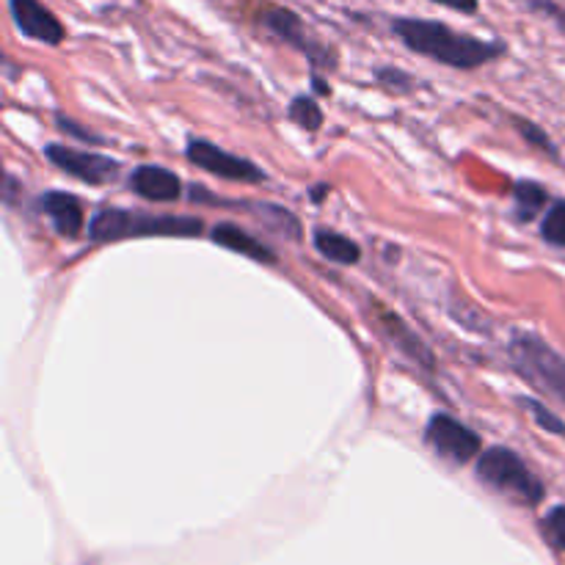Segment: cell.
<instances>
[{"label":"cell","mask_w":565,"mask_h":565,"mask_svg":"<svg viewBox=\"0 0 565 565\" xmlns=\"http://www.w3.org/2000/svg\"><path fill=\"white\" fill-rule=\"evenodd\" d=\"M522 403H524V408L533 414V419L541 425V428L550 430V434H555V436H565V423L561 417H555V414H552L544 403H539V401H522Z\"/></svg>","instance_id":"cell-18"},{"label":"cell","mask_w":565,"mask_h":565,"mask_svg":"<svg viewBox=\"0 0 565 565\" xmlns=\"http://www.w3.org/2000/svg\"><path fill=\"white\" fill-rule=\"evenodd\" d=\"M44 158L55 166V169L66 171L75 180L86 182V185H108L119 177L121 163L99 152H83V149L64 147V143H47L44 147Z\"/></svg>","instance_id":"cell-6"},{"label":"cell","mask_w":565,"mask_h":565,"mask_svg":"<svg viewBox=\"0 0 565 565\" xmlns=\"http://www.w3.org/2000/svg\"><path fill=\"white\" fill-rule=\"evenodd\" d=\"M210 241H213L215 246H221V248H230V252L246 254V257H252L254 263L276 265L274 248H268L265 243H259L257 237L248 235L243 226L230 224V221H221V224H215L213 230H210Z\"/></svg>","instance_id":"cell-12"},{"label":"cell","mask_w":565,"mask_h":565,"mask_svg":"<svg viewBox=\"0 0 565 565\" xmlns=\"http://www.w3.org/2000/svg\"><path fill=\"white\" fill-rule=\"evenodd\" d=\"M392 31L408 50L452 70H478L505 55L508 50L502 42H486V39L452 31L445 22L417 20V17H397L392 22Z\"/></svg>","instance_id":"cell-1"},{"label":"cell","mask_w":565,"mask_h":565,"mask_svg":"<svg viewBox=\"0 0 565 565\" xmlns=\"http://www.w3.org/2000/svg\"><path fill=\"white\" fill-rule=\"evenodd\" d=\"M331 191V188L329 185H326V182H320V185H312V188H309V199H312V202H323V199H326V193H329Z\"/></svg>","instance_id":"cell-24"},{"label":"cell","mask_w":565,"mask_h":565,"mask_svg":"<svg viewBox=\"0 0 565 565\" xmlns=\"http://www.w3.org/2000/svg\"><path fill=\"white\" fill-rule=\"evenodd\" d=\"M204 232L196 215H152L141 210H99L88 221V237L94 243H116L130 237H199Z\"/></svg>","instance_id":"cell-2"},{"label":"cell","mask_w":565,"mask_h":565,"mask_svg":"<svg viewBox=\"0 0 565 565\" xmlns=\"http://www.w3.org/2000/svg\"><path fill=\"white\" fill-rule=\"evenodd\" d=\"M425 441H428V447H434L436 456L456 463V467H463L483 452V439L469 425L458 423L450 414L441 412L434 414L425 425Z\"/></svg>","instance_id":"cell-5"},{"label":"cell","mask_w":565,"mask_h":565,"mask_svg":"<svg viewBox=\"0 0 565 565\" xmlns=\"http://www.w3.org/2000/svg\"><path fill=\"white\" fill-rule=\"evenodd\" d=\"M375 81L384 83V86H390L392 92H412L414 88V77L408 75V72L403 70H395V66H379L375 70Z\"/></svg>","instance_id":"cell-20"},{"label":"cell","mask_w":565,"mask_h":565,"mask_svg":"<svg viewBox=\"0 0 565 565\" xmlns=\"http://www.w3.org/2000/svg\"><path fill=\"white\" fill-rule=\"evenodd\" d=\"M263 25L268 28L274 36H279L281 42H287L290 47H296L298 53L307 55L312 64H326V66H334V53L329 47L318 42L312 33L307 31L301 17L290 9H281V6H268L263 11Z\"/></svg>","instance_id":"cell-8"},{"label":"cell","mask_w":565,"mask_h":565,"mask_svg":"<svg viewBox=\"0 0 565 565\" xmlns=\"http://www.w3.org/2000/svg\"><path fill=\"white\" fill-rule=\"evenodd\" d=\"M9 11L17 31L22 36L33 39V42H44L55 47V44H61L66 39V31L58 17L47 6L39 3V0H9Z\"/></svg>","instance_id":"cell-9"},{"label":"cell","mask_w":565,"mask_h":565,"mask_svg":"<svg viewBox=\"0 0 565 565\" xmlns=\"http://www.w3.org/2000/svg\"><path fill=\"white\" fill-rule=\"evenodd\" d=\"M185 158L202 171H207V174L221 177V180L265 182V171L257 163H252L246 158H237V154L226 152V149L215 147L213 141H204V138L188 141Z\"/></svg>","instance_id":"cell-7"},{"label":"cell","mask_w":565,"mask_h":565,"mask_svg":"<svg viewBox=\"0 0 565 565\" xmlns=\"http://www.w3.org/2000/svg\"><path fill=\"white\" fill-rule=\"evenodd\" d=\"M513 367L527 379L535 390L550 392L565 403V356L546 345L535 334H513L511 340Z\"/></svg>","instance_id":"cell-4"},{"label":"cell","mask_w":565,"mask_h":565,"mask_svg":"<svg viewBox=\"0 0 565 565\" xmlns=\"http://www.w3.org/2000/svg\"><path fill=\"white\" fill-rule=\"evenodd\" d=\"M312 243L326 259H331L337 265H356L362 259V246L356 241H351V237L342 235V232L315 230Z\"/></svg>","instance_id":"cell-13"},{"label":"cell","mask_w":565,"mask_h":565,"mask_svg":"<svg viewBox=\"0 0 565 565\" xmlns=\"http://www.w3.org/2000/svg\"><path fill=\"white\" fill-rule=\"evenodd\" d=\"M475 475L483 486L500 491V494L511 497L519 505H539L544 500L546 489L539 478H535L533 469L522 461L519 452H513L511 447H489L478 456V467Z\"/></svg>","instance_id":"cell-3"},{"label":"cell","mask_w":565,"mask_h":565,"mask_svg":"<svg viewBox=\"0 0 565 565\" xmlns=\"http://www.w3.org/2000/svg\"><path fill=\"white\" fill-rule=\"evenodd\" d=\"M257 210L263 213L259 218L268 221V224L276 226L279 232H285L290 241H301V224H298V218L290 213V210L276 207V204H259Z\"/></svg>","instance_id":"cell-17"},{"label":"cell","mask_w":565,"mask_h":565,"mask_svg":"<svg viewBox=\"0 0 565 565\" xmlns=\"http://www.w3.org/2000/svg\"><path fill=\"white\" fill-rule=\"evenodd\" d=\"M541 237H544L550 246L565 248V199L552 204L546 210L544 221H541Z\"/></svg>","instance_id":"cell-16"},{"label":"cell","mask_w":565,"mask_h":565,"mask_svg":"<svg viewBox=\"0 0 565 565\" xmlns=\"http://www.w3.org/2000/svg\"><path fill=\"white\" fill-rule=\"evenodd\" d=\"M55 121H58V127L64 132H70V136H77V138H83V141H88V143H103V138L99 136H94V132H88V130H83L81 125H75V121L72 119H66L64 114H58L55 116Z\"/></svg>","instance_id":"cell-22"},{"label":"cell","mask_w":565,"mask_h":565,"mask_svg":"<svg viewBox=\"0 0 565 565\" xmlns=\"http://www.w3.org/2000/svg\"><path fill=\"white\" fill-rule=\"evenodd\" d=\"M132 193L147 202H177L182 196V180L163 166H138L130 174Z\"/></svg>","instance_id":"cell-10"},{"label":"cell","mask_w":565,"mask_h":565,"mask_svg":"<svg viewBox=\"0 0 565 565\" xmlns=\"http://www.w3.org/2000/svg\"><path fill=\"white\" fill-rule=\"evenodd\" d=\"M516 125H519V132H522V136L527 138L530 143L541 147V149H544V152L555 154V143L550 141V136H546V132L541 130L539 125H533V121H524V119H516Z\"/></svg>","instance_id":"cell-21"},{"label":"cell","mask_w":565,"mask_h":565,"mask_svg":"<svg viewBox=\"0 0 565 565\" xmlns=\"http://www.w3.org/2000/svg\"><path fill=\"white\" fill-rule=\"evenodd\" d=\"M541 530H544L546 541H550V544L555 546V550L565 552V505L555 508V511H552L550 516L544 519Z\"/></svg>","instance_id":"cell-19"},{"label":"cell","mask_w":565,"mask_h":565,"mask_svg":"<svg viewBox=\"0 0 565 565\" xmlns=\"http://www.w3.org/2000/svg\"><path fill=\"white\" fill-rule=\"evenodd\" d=\"M287 116H290V121H296L301 130L318 132L320 127H323V108H320V105L315 103V97H309V94H301V97L292 99L290 108H287Z\"/></svg>","instance_id":"cell-15"},{"label":"cell","mask_w":565,"mask_h":565,"mask_svg":"<svg viewBox=\"0 0 565 565\" xmlns=\"http://www.w3.org/2000/svg\"><path fill=\"white\" fill-rule=\"evenodd\" d=\"M430 3H439V6H445V9L461 11V14H475L480 6L478 0H430Z\"/></svg>","instance_id":"cell-23"},{"label":"cell","mask_w":565,"mask_h":565,"mask_svg":"<svg viewBox=\"0 0 565 565\" xmlns=\"http://www.w3.org/2000/svg\"><path fill=\"white\" fill-rule=\"evenodd\" d=\"M546 202H550V193H546V188L539 185V182L522 180L513 185V215H516V221H522V224L524 221H533L535 215L546 207Z\"/></svg>","instance_id":"cell-14"},{"label":"cell","mask_w":565,"mask_h":565,"mask_svg":"<svg viewBox=\"0 0 565 565\" xmlns=\"http://www.w3.org/2000/svg\"><path fill=\"white\" fill-rule=\"evenodd\" d=\"M42 210L47 213L50 224L58 232L61 237H77L86 226V218H83V204L77 202L72 193L64 191H47L42 199H39Z\"/></svg>","instance_id":"cell-11"}]
</instances>
